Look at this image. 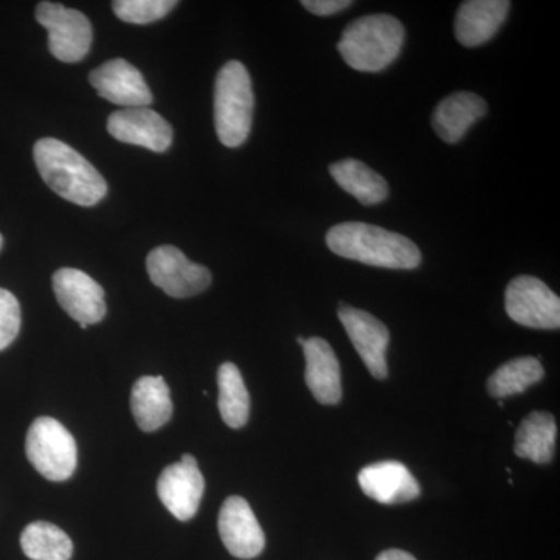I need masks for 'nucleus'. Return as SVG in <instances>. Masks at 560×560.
<instances>
[{
    "label": "nucleus",
    "mask_w": 560,
    "mask_h": 560,
    "mask_svg": "<svg viewBox=\"0 0 560 560\" xmlns=\"http://www.w3.org/2000/svg\"><path fill=\"white\" fill-rule=\"evenodd\" d=\"M147 271L151 282L172 298L197 296L210 282L212 275L202 265L194 264L176 246H158L147 257Z\"/></svg>",
    "instance_id": "7"
},
{
    "label": "nucleus",
    "mask_w": 560,
    "mask_h": 560,
    "mask_svg": "<svg viewBox=\"0 0 560 560\" xmlns=\"http://www.w3.org/2000/svg\"><path fill=\"white\" fill-rule=\"evenodd\" d=\"M326 243L337 256L371 267L415 270L422 261L418 245L410 238L360 221H348L331 228L327 232Z\"/></svg>",
    "instance_id": "1"
},
{
    "label": "nucleus",
    "mask_w": 560,
    "mask_h": 560,
    "mask_svg": "<svg viewBox=\"0 0 560 560\" xmlns=\"http://www.w3.org/2000/svg\"><path fill=\"white\" fill-rule=\"evenodd\" d=\"M305 10L316 14V16H330V14L340 13L352 5L350 0H304L301 2Z\"/></svg>",
    "instance_id": "27"
},
{
    "label": "nucleus",
    "mask_w": 560,
    "mask_h": 560,
    "mask_svg": "<svg viewBox=\"0 0 560 560\" xmlns=\"http://www.w3.org/2000/svg\"><path fill=\"white\" fill-rule=\"evenodd\" d=\"M254 116V92L248 69L230 61L220 69L213 94V117L220 142L237 149L248 139Z\"/></svg>",
    "instance_id": "4"
},
{
    "label": "nucleus",
    "mask_w": 560,
    "mask_h": 560,
    "mask_svg": "<svg viewBox=\"0 0 560 560\" xmlns=\"http://www.w3.org/2000/svg\"><path fill=\"white\" fill-rule=\"evenodd\" d=\"M36 21L49 33V50L57 60L79 62L90 54L92 25L81 11L61 3L40 2Z\"/></svg>",
    "instance_id": "6"
},
{
    "label": "nucleus",
    "mask_w": 560,
    "mask_h": 560,
    "mask_svg": "<svg viewBox=\"0 0 560 560\" xmlns=\"http://www.w3.org/2000/svg\"><path fill=\"white\" fill-rule=\"evenodd\" d=\"M109 135L119 142L143 147L164 153L171 149L173 128L156 110L150 108H125L110 114Z\"/></svg>",
    "instance_id": "12"
},
{
    "label": "nucleus",
    "mask_w": 560,
    "mask_h": 560,
    "mask_svg": "<svg viewBox=\"0 0 560 560\" xmlns=\"http://www.w3.org/2000/svg\"><path fill=\"white\" fill-rule=\"evenodd\" d=\"M364 495L382 504H400L418 499L419 482L399 460H382L364 467L359 474Z\"/></svg>",
    "instance_id": "15"
},
{
    "label": "nucleus",
    "mask_w": 560,
    "mask_h": 560,
    "mask_svg": "<svg viewBox=\"0 0 560 560\" xmlns=\"http://www.w3.org/2000/svg\"><path fill=\"white\" fill-rule=\"evenodd\" d=\"M329 172L335 183L342 190L357 198L363 206L378 205V202L388 198V183L361 161L342 160L335 162L330 165Z\"/></svg>",
    "instance_id": "20"
},
{
    "label": "nucleus",
    "mask_w": 560,
    "mask_h": 560,
    "mask_svg": "<svg viewBox=\"0 0 560 560\" xmlns=\"http://www.w3.org/2000/svg\"><path fill=\"white\" fill-rule=\"evenodd\" d=\"M90 81L98 95L114 105L147 108L153 103V94L140 70L121 58L92 70Z\"/></svg>",
    "instance_id": "13"
},
{
    "label": "nucleus",
    "mask_w": 560,
    "mask_h": 560,
    "mask_svg": "<svg viewBox=\"0 0 560 560\" xmlns=\"http://www.w3.org/2000/svg\"><path fill=\"white\" fill-rule=\"evenodd\" d=\"M131 411L140 430L156 431L171 420L173 404L171 389L164 377H140L131 390Z\"/></svg>",
    "instance_id": "19"
},
{
    "label": "nucleus",
    "mask_w": 560,
    "mask_h": 560,
    "mask_svg": "<svg viewBox=\"0 0 560 560\" xmlns=\"http://www.w3.org/2000/svg\"><path fill=\"white\" fill-rule=\"evenodd\" d=\"M375 560H418L415 556H411L410 552L401 551V550H388L383 551L382 555H378V558Z\"/></svg>",
    "instance_id": "28"
},
{
    "label": "nucleus",
    "mask_w": 560,
    "mask_h": 560,
    "mask_svg": "<svg viewBox=\"0 0 560 560\" xmlns=\"http://www.w3.org/2000/svg\"><path fill=\"white\" fill-rule=\"evenodd\" d=\"M338 318L372 377L377 381L388 377V363H386V349L389 346L388 327L371 313L346 304H341L338 308Z\"/></svg>",
    "instance_id": "11"
},
{
    "label": "nucleus",
    "mask_w": 560,
    "mask_h": 560,
    "mask_svg": "<svg viewBox=\"0 0 560 560\" xmlns=\"http://www.w3.org/2000/svg\"><path fill=\"white\" fill-rule=\"evenodd\" d=\"M219 533L224 547L234 558L254 559L264 551L265 533L248 501L230 497L221 506Z\"/></svg>",
    "instance_id": "14"
},
{
    "label": "nucleus",
    "mask_w": 560,
    "mask_h": 560,
    "mask_svg": "<svg viewBox=\"0 0 560 560\" xmlns=\"http://www.w3.org/2000/svg\"><path fill=\"white\" fill-rule=\"evenodd\" d=\"M305 355V383L313 397L323 405H337L341 400V368L334 349L323 338H308L301 342Z\"/></svg>",
    "instance_id": "16"
},
{
    "label": "nucleus",
    "mask_w": 560,
    "mask_h": 560,
    "mask_svg": "<svg viewBox=\"0 0 560 560\" xmlns=\"http://www.w3.org/2000/svg\"><path fill=\"white\" fill-rule=\"evenodd\" d=\"M205 488V477L191 455H183L179 463L165 467L158 480L162 504L180 522H189L197 515Z\"/></svg>",
    "instance_id": "9"
},
{
    "label": "nucleus",
    "mask_w": 560,
    "mask_h": 560,
    "mask_svg": "<svg viewBox=\"0 0 560 560\" xmlns=\"http://www.w3.org/2000/svg\"><path fill=\"white\" fill-rule=\"evenodd\" d=\"M54 291L62 311L86 329L106 315L105 290L86 272L61 268L54 275Z\"/></svg>",
    "instance_id": "10"
},
{
    "label": "nucleus",
    "mask_w": 560,
    "mask_h": 560,
    "mask_svg": "<svg viewBox=\"0 0 560 560\" xmlns=\"http://www.w3.org/2000/svg\"><path fill=\"white\" fill-rule=\"evenodd\" d=\"M2 245H3V237H2V235H0V249H2Z\"/></svg>",
    "instance_id": "29"
},
{
    "label": "nucleus",
    "mask_w": 560,
    "mask_h": 560,
    "mask_svg": "<svg viewBox=\"0 0 560 560\" xmlns=\"http://www.w3.org/2000/svg\"><path fill=\"white\" fill-rule=\"evenodd\" d=\"M545 371L539 360L534 357H521L504 363L490 375L488 390L497 399L525 393L530 386L544 378Z\"/></svg>",
    "instance_id": "24"
},
{
    "label": "nucleus",
    "mask_w": 560,
    "mask_h": 560,
    "mask_svg": "<svg viewBox=\"0 0 560 560\" xmlns=\"http://www.w3.org/2000/svg\"><path fill=\"white\" fill-rule=\"evenodd\" d=\"M508 0H467L456 14V39L464 47H478L488 43L500 31L510 13Z\"/></svg>",
    "instance_id": "17"
},
{
    "label": "nucleus",
    "mask_w": 560,
    "mask_h": 560,
    "mask_svg": "<svg viewBox=\"0 0 560 560\" xmlns=\"http://www.w3.org/2000/svg\"><path fill=\"white\" fill-rule=\"evenodd\" d=\"M506 312L514 323L530 329L560 327V300L547 283L533 276L512 279L506 289Z\"/></svg>",
    "instance_id": "8"
},
{
    "label": "nucleus",
    "mask_w": 560,
    "mask_h": 560,
    "mask_svg": "<svg viewBox=\"0 0 560 560\" xmlns=\"http://www.w3.org/2000/svg\"><path fill=\"white\" fill-rule=\"evenodd\" d=\"M556 438L558 427L555 418L544 411L530 412L515 433V455L536 464L550 463L555 455Z\"/></svg>",
    "instance_id": "21"
},
{
    "label": "nucleus",
    "mask_w": 560,
    "mask_h": 560,
    "mask_svg": "<svg viewBox=\"0 0 560 560\" xmlns=\"http://www.w3.org/2000/svg\"><path fill=\"white\" fill-rule=\"evenodd\" d=\"M21 547L32 560H69L73 552L68 534L49 522H33L22 530Z\"/></svg>",
    "instance_id": "23"
},
{
    "label": "nucleus",
    "mask_w": 560,
    "mask_h": 560,
    "mask_svg": "<svg viewBox=\"0 0 560 560\" xmlns=\"http://www.w3.org/2000/svg\"><path fill=\"white\" fill-rule=\"evenodd\" d=\"M405 28L389 14H371L350 22L338 43L342 60L359 72H382L399 57Z\"/></svg>",
    "instance_id": "3"
},
{
    "label": "nucleus",
    "mask_w": 560,
    "mask_h": 560,
    "mask_svg": "<svg viewBox=\"0 0 560 560\" xmlns=\"http://www.w3.org/2000/svg\"><path fill=\"white\" fill-rule=\"evenodd\" d=\"M217 381L221 419L231 429H242L249 419L250 401L241 370L234 363H223Z\"/></svg>",
    "instance_id": "22"
},
{
    "label": "nucleus",
    "mask_w": 560,
    "mask_h": 560,
    "mask_svg": "<svg viewBox=\"0 0 560 560\" xmlns=\"http://www.w3.org/2000/svg\"><path fill=\"white\" fill-rule=\"evenodd\" d=\"M40 178L55 194L91 208L106 197L108 186L97 168L79 151L58 139H40L33 149Z\"/></svg>",
    "instance_id": "2"
},
{
    "label": "nucleus",
    "mask_w": 560,
    "mask_h": 560,
    "mask_svg": "<svg viewBox=\"0 0 560 560\" xmlns=\"http://www.w3.org/2000/svg\"><path fill=\"white\" fill-rule=\"evenodd\" d=\"M175 0H117L114 13L128 24L145 25L162 20L175 9Z\"/></svg>",
    "instance_id": "25"
},
{
    "label": "nucleus",
    "mask_w": 560,
    "mask_h": 560,
    "mask_svg": "<svg viewBox=\"0 0 560 560\" xmlns=\"http://www.w3.org/2000/svg\"><path fill=\"white\" fill-rule=\"evenodd\" d=\"M21 329V305L13 293L0 289V350L16 340Z\"/></svg>",
    "instance_id": "26"
},
{
    "label": "nucleus",
    "mask_w": 560,
    "mask_h": 560,
    "mask_svg": "<svg viewBox=\"0 0 560 560\" xmlns=\"http://www.w3.org/2000/svg\"><path fill=\"white\" fill-rule=\"evenodd\" d=\"M25 453L33 467L49 481H66L77 469L75 438L57 419L38 418L28 429Z\"/></svg>",
    "instance_id": "5"
},
{
    "label": "nucleus",
    "mask_w": 560,
    "mask_h": 560,
    "mask_svg": "<svg viewBox=\"0 0 560 560\" xmlns=\"http://www.w3.org/2000/svg\"><path fill=\"white\" fill-rule=\"evenodd\" d=\"M488 113V103L474 92H455L436 106L433 128L444 142L456 143Z\"/></svg>",
    "instance_id": "18"
}]
</instances>
